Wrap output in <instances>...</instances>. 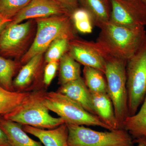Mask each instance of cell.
<instances>
[{
	"instance_id": "1",
	"label": "cell",
	"mask_w": 146,
	"mask_h": 146,
	"mask_svg": "<svg viewBox=\"0 0 146 146\" xmlns=\"http://www.w3.org/2000/svg\"><path fill=\"white\" fill-rule=\"evenodd\" d=\"M96 42L107 54L127 60L146 42L145 27H127L110 21L100 24Z\"/></svg>"
},
{
	"instance_id": "2",
	"label": "cell",
	"mask_w": 146,
	"mask_h": 146,
	"mask_svg": "<svg viewBox=\"0 0 146 146\" xmlns=\"http://www.w3.org/2000/svg\"><path fill=\"white\" fill-rule=\"evenodd\" d=\"M36 32L31 46L20 60L22 65L36 55L44 53L53 42L59 38L71 40L76 36L70 15H59L34 19Z\"/></svg>"
},
{
	"instance_id": "3",
	"label": "cell",
	"mask_w": 146,
	"mask_h": 146,
	"mask_svg": "<svg viewBox=\"0 0 146 146\" xmlns=\"http://www.w3.org/2000/svg\"><path fill=\"white\" fill-rule=\"evenodd\" d=\"M46 92L41 89L31 91L19 106L3 117L22 125L41 129H51L63 124L65 123L63 119L54 117L50 114L45 104Z\"/></svg>"
},
{
	"instance_id": "4",
	"label": "cell",
	"mask_w": 146,
	"mask_h": 146,
	"mask_svg": "<svg viewBox=\"0 0 146 146\" xmlns=\"http://www.w3.org/2000/svg\"><path fill=\"white\" fill-rule=\"evenodd\" d=\"M104 75L107 82V94L112 102L120 128L129 116L126 88V60L106 54Z\"/></svg>"
},
{
	"instance_id": "5",
	"label": "cell",
	"mask_w": 146,
	"mask_h": 146,
	"mask_svg": "<svg viewBox=\"0 0 146 146\" xmlns=\"http://www.w3.org/2000/svg\"><path fill=\"white\" fill-rule=\"evenodd\" d=\"M44 102L49 110L56 113L65 123L100 127L111 131L98 116L89 113L76 102L58 91L46 92Z\"/></svg>"
},
{
	"instance_id": "6",
	"label": "cell",
	"mask_w": 146,
	"mask_h": 146,
	"mask_svg": "<svg viewBox=\"0 0 146 146\" xmlns=\"http://www.w3.org/2000/svg\"><path fill=\"white\" fill-rule=\"evenodd\" d=\"M66 124L68 146H134L132 136L124 129L102 132L84 125Z\"/></svg>"
},
{
	"instance_id": "7",
	"label": "cell",
	"mask_w": 146,
	"mask_h": 146,
	"mask_svg": "<svg viewBox=\"0 0 146 146\" xmlns=\"http://www.w3.org/2000/svg\"><path fill=\"white\" fill-rule=\"evenodd\" d=\"M126 88L129 116L138 111L146 95V42L127 60Z\"/></svg>"
},
{
	"instance_id": "8",
	"label": "cell",
	"mask_w": 146,
	"mask_h": 146,
	"mask_svg": "<svg viewBox=\"0 0 146 146\" xmlns=\"http://www.w3.org/2000/svg\"><path fill=\"white\" fill-rule=\"evenodd\" d=\"M35 26L34 19L14 25L7 24L0 32V55L20 61L33 42Z\"/></svg>"
},
{
	"instance_id": "9",
	"label": "cell",
	"mask_w": 146,
	"mask_h": 146,
	"mask_svg": "<svg viewBox=\"0 0 146 146\" xmlns=\"http://www.w3.org/2000/svg\"><path fill=\"white\" fill-rule=\"evenodd\" d=\"M110 21L123 26H146V5L141 0H110Z\"/></svg>"
},
{
	"instance_id": "10",
	"label": "cell",
	"mask_w": 146,
	"mask_h": 146,
	"mask_svg": "<svg viewBox=\"0 0 146 146\" xmlns=\"http://www.w3.org/2000/svg\"><path fill=\"white\" fill-rule=\"evenodd\" d=\"M68 53L80 64L96 68L104 74L106 53L96 42L76 36L69 42Z\"/></svg>"
},
{
	"instance_id": "11",
	"label": "cell",
	"mask_w": 146,
	"mask_h": 146,
	"mask_svg": "<svg viewBox=\"0 0 146 146\" xmlns=\"http://www.w3.org/2000/svg\"><path fill=\"white\" fill-rule=\"evenodd\" d=\"M45 63L44 53H42L35 56L24 64L13 80L15 91L31 92L39 89L37 87L43 82Z\"/></svg>"
},
{
	"instance_id": "12",
	"label": "cell",
	"mask_w": 146,
	"mask_h": 146,
	"mask_svg": "<svg viewBox=\"0 0 146 146\" xmlns=\"http://www.w3.org/2000/svg\"><path fill=\"white\" fill-rule=\"evenodd\" d=\"M72 12L56 0H31L9 24L20 23L25 20L59 15H70Z\"/></svg>"
},
{
	"instance_id": "13",
	"label": "cell",
	"mask_w": 146,
	"mask_h": 146,
	"mask_svg": "<svg viewBox=\"0 0 146 146\" xmlns=\"http://www.w3.org/2000/svg\"><path fill=\"white\" fill-rule=\"evenodd\" d=\"M57 91L76 102L89 113L97 116L91 92L82 78L60 85Z\"/></svg>"
},
{
	"instance_id": "14",
	"label": "cell",
	"mask_w": 146,
	"mask_h": 146,
	"mask_svg": "<svg viewBox=\"0 0 146 146\" xmlns=\"http://www.w3.org/2000/svg\"><path fill=\"white\" fill-rule=\"evenodd\" d=\"M23 128L38 138L44 146H68V130L65 123L48 130L29 125H23Z\"/></svg>"
},
{
	"instance_id": "15",
	"label": "cell",
	"mask_w": 146,
	"mask_h": 146,
	"mask_svg": "<svg viewBox=\"0 0 146 146\" xmlns=\"http://www.w3.org/2000/svg\"><path fill=\"white\" fill-rule=\"evenodd\" d=\"M91 94L97 116L109 127L110 130L121 129L115 115L112 102L107 93Z\"/></svg>"
},
{
	"instance_id": "16",
	"label": "cell",
	"mask_w": 146,
	"mask_h": 146,
	"mask_svg": "<svg viewBox=\"0 0 146 146\" xmlns=\"http://www.w3.org/2000/svg\"><path fill=\"white\" fill-rule=\"evenodd\" d=\"M0 127L6 135L11 146H44L27 134L23 125L0 117Z\"/></svg>"
},
{
	"instance_id": "17",
	"label": "cell",
	"mask_w": 146,
	"mask_h": 146,
	"mask_svg": "<svg viewBox=\"0 0 146 146\" xmlns=\"http://www.w3.org/2000/svg\"><path fill=\"white\" fill-rule=\"evenodd\" d=\"M79 3L91 14L95 26L110 20V0H79Z\"/></svg>"
},
{
	"instance_id": "18",
	"label": "cell",
	"mask_w": 146,
	"mask_h": 146,
	"mask_svg": "<svg viewBox=\"0 0 146 146\" xmlns=\"http://www.w3.org/2000/svg\"><path fill=\"white\" fill-rule=\"evenodd\" d=\"M123 128L135 139H146V95L139 111L126 118Z\"/></svg>"
},
{
	"instance_id": "19",
	"label": "cell",
	"mask_w": 146,
	"mask_h": 146,
	"mask_svg": "<svg viewBox=\"0 0 146 146\" xmlns=\"http://www.w3.org/2000/svg\"><path fill=\"white\" fill-rule=\"evenodd\" d=\"M59 83L63 85L81 78L79 63L68 53L61 57L59 61Z\"/></svg>"
},
{
	"instance_id": "20",
	"label": "cell",
	"mask_w": 146,
	"mask_h": 146,
	"mask_svg": "<svg viewBox=\"0 0 146 146\" xmlns=\"http://www.w3.org/2000/svg\"><path fill=\"white\" fill-rule=\"evenodd\" d=\"M30 92L8 91L0 85V115L3 116L13 111L27 98Z\"/></svg>"
},
{
	"instance_id": "21",
	"label": "cell",
	"mask_w": 146,
	"mask_h": 146,
	"mask_svg": "<svg viewBox=\"0 0 146 146\" xmlns=\"http://www.w3.org/2000/svg\"><path fill=\"white\" fill-rule=\"evenodd\" d=\"M84 80L86 86L93 93H107V82L104 74L96 68L84 66Z\"/></svg>"
},
{
	"instance_id": "22",
	"label": "cell",
	"mask_w": 146,
	"mask_h": 146,
	"mask_svg": "<svg viewBox=\"0 0 146 146\" xmlns=\"http://www.w3.org/2000/svg\"><path fill=\"white\" fill-rule=\"evenodd\" d=\"M22 65L20 61L6 58L0 55V85L10 91H15L13 78Z\"/></svg>"
},
{
	"instance_id": "23",
	"label": "cell",
	"mask_w": 146,
	"mask_h": 146,
	"mask_svg": "<svg viewBox=\"0 0 146 146\" xmlns=\"http://www.w3.org/2000/svg\"><path fill=\"white\" fill-rule=\"evenodd\" d=\"M71 20L76 31L83 34L92 32L94 25L91 14L85 9L79 7L72 12Z\"/></svg>"
},
{
	"instance_id": "24",
	"label": "cell",
	"mask_w": 146,
	"mask_h": 146,
	"mask_svg": "<svg viewBox=\"0 0 146 146\" xmlns=\"http://www.w3.org/2000/svg\"><path fill=\"white\" fill-rule=\"evenodd\" d=\"M70 41L66 38H59L53 42L44 53L46 63L59 62L61 57L68 53Z\"/></svg>"
},
{
	"instance_id": "25",
	"label": "cell",
	"mask_w": 146,
	"mask_h": 146,
	"mask_svg": "<svg viewBox=\"0 0 146 146\" xmlns=\"http://www.w3.org/2000/svg\"><path fill=\"white\" fill-rule=\"evenodd\" d=\"M31 0H0V15L11 20L25 7Z\"/></svg>"
},
{
	"instance_id": "26",
	"label": "cell",
	"mask_w": 146,
	"mask_h": 146,
	"mask_svg": "<svg viewBox=\"0 0 146 146\" xmlns=\"http://www.w3.org/2000/svg\"><path fill=\"white\" fill-rule=\"evenodd\" d=\"M59 67L58 61H52L46 63L44 68L43 83L45 86H49L56 74Z\"/></svg>"
},
{
	"instance_id": "27",
	"label": "cell",
	"mask_w": 146,
	"mask_h": 146,
	"mask_svg": "<svg viewBox=\"0 0 146 146\" xmlns=\"http://www.w3.org/2000/svg\"><path fill=\"white\" fill-rule=\"evenodd\" d=\"M58 2L73 12L79 7V0H56Z\"/></svg>"
},
{
	"instance_id": "28",
	"label": "cell",
	"mask_w": 146,
	"mask_h": 146,
	"mask_svg": "<svg viewBox=\"0 0 146 146\" xmlns=\"http://www.w3.org/2000/svg\"><path fill=\"white\" fill-rule=\"evenodd\" d=\"M0 146H11L6 135L0 127Z\"/></svg>"
},
{
	"instance_id": "29",
	"label": "cell",
	"mask_w": 146,
	"mask_h": 146,
	"mask_svg": "<svg viewBox=\"0 0 146 146\" xmlns=\"http://www.w3.org/2000/svg\"><path fill=\"white\" fill-rule=\"evenodd\" d=\"M12 20L7 19L0 15V32L7 25L11 22Z\"/></svg>"
},
{
	"instance_id": "30",
	"label": "cell",
	"mask_w": 146,
	"mask_h": 146,
	"mask_svg": "<svg viewBox=\"0 0 146 146\" xmlns=\"http://www.w3.org/2000/svg\"><path fill=\"white\" fill-rule=\"evenodd\" d=\"M134 144H137L136 146H146V139L145 138H139L133 140Z\"/></svg>"
},
{
	"instance_id": "31",
	"label": "cell",
	"mask_w": 146,
	"mask_h": 146,
	"mask_svg": "<svg viewBox=\"0 0 146 146\" xmlns=\"http://www.w3.org/2000/svg\"><path fill=\"white\" fill-rule=\"evenodd\" d=\"M141 1L146 5V0H141Z\"/></svg>"
}]
</instances>
